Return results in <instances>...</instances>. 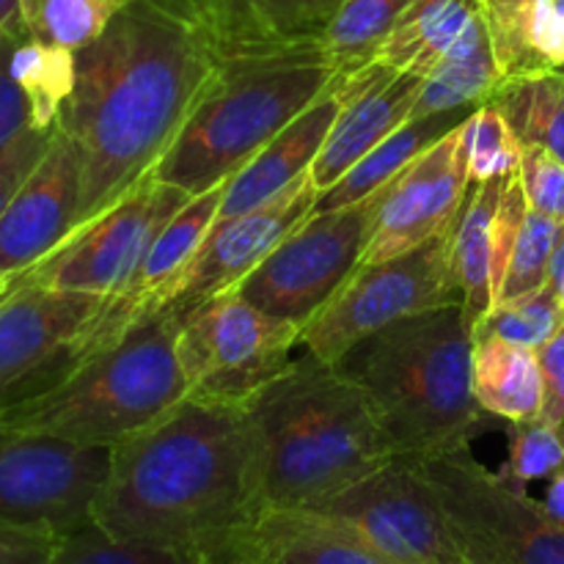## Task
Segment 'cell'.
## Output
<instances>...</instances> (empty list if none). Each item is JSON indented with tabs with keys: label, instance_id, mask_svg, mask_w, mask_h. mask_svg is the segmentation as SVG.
<instances>
[{
	"label": "cell",
	"instance_id": "obj_8",
	"mask_svg": "<svg viewBox=\"0 0 564 564\" xmlns=\"http://www.w3.org/2000/svg\"><path fill=\"white\" fill-rule=\"evenodd\" d=\"M416 463L449 516L466 564H564V529L543 501L507 485L471 446Z\"/></svg>",
	"mask_w": 564,
	"mask_h": 564
},
{
	"label": "cell",
	"instance_id": "obj_3",
	"mask_svg": "<svg viewBox=\"0 0 564 564\" xmlns=\"http://www.w3.org/2000/svg\"><path fill=\"white\" fill-rule=\"evenodd\" d=\"M262 512L308 510L400 460L369 397L314 352L246 405Z\"/></svg>",
	"mask_w": 564,
	"mask_h": 564
},
{
	"label": "cell",
	"instance_id": "obj_5",
	"mask_svg": "<svg viewBox=\"0 0 564 564\" xmlns=\"http://www.w3.org/2000/svg\"><path fill=\"white\" fill-rule=\"evenodd\" d=\"M323 44L218 58L152 174L191 196L235 176L336 80Z\"/></svg>",
	"mask_w": 564,
	"mask_h": 564
},
{
	"label": "cell",
	"instance_id": "obj_40",
	"mask_svg": "<svg viewBox=\"0 0 564 564\" xmlns=\"http://www.w3.org/2000/svg\"><path fill=\"white\" fill-rule=\"evenodd\" d=\"M58 540L20 529H0V564H47Z\"/></svg>",
	"mask_w": 564,
	"mask_h": 564
},
{
	"label": "cell",
	"instance_id": "obj_21",
	"mask_svg": "<svg viewBox=\"0 0 564 564\" xmlns=\"http://www.w3.org/2000/svg\"><path fill=\"white\" fill-rule=\"evenodd\" d=\"M257 564H397L345 529L303 510L264 512L246 534L235 562Z\"/></svg>",
	"mask_w": 564,
	"mask_h": 564
},
{
	"label": "cell",
	"instance_id": "obj_18",
	"mask_svg": "<svg viewBox=\"0 0 564 564\" xmlns=\"http://www.w3.org/2000/svg\"><path fill=\"white\" fill-rule=\"evenodd\" d=\"M422 80L424 77L416 72L391 69L380 61L336 75L334 91L339 97V113L308 171L319 193L336 185L364 154L411 119Z\"/></svg>",
	"mask_w": 564,
	"mask_h": 564
},
{
	"label": "cell",
	"instance_id": "obj_11",
	"mask_svg": "<svg viewBox=\"0 0 564 564\" xmlns=\"http://www.w3.org/2000/svg\"><path fill=\"white\" fill-rule=\"evenodd\" d=\"M303 512L397 564H466L449 516L416 460L400 457Z\"/></svg>",
	"mask_w": 564,
	"mask_h": 564
},
{
	"label": "cell",
	"instance_id": "obj_44",
	"mask_svg": "<svg viewBox=\"0 0 564 564\" xmlns=\"http://www.w3.org/2000/svg\"><path fill=\"white\" fill-rule=\"evenodd\" d=\"M9 284H11V279H9V275H3V273H0V295H3V292L9 290Z\"/></svg>",
	"mask_w": 564,
	"mask_h": 564
},
{
	"label": "cell",
	"instance_id": "obj_14",
	"mask_svg": "<svg viewBox=\"0 0 564 564\" xmlns=\"http://www.w3.org/2000/svg\"><path fill=\"white\" fill-rule=\"evenodd\" d=\"M108 297L11 279L0 295V411L58 383Z\"/></svg>",
	"mask_w": 564,
	"mask_h": 564
},
{
	"label": "cell",
	"instance_id": "obj_28",
	"mask_svg": "<svg viewBox=\"0 0 564 564\" xmlns=\"http://www.w3.org/2000/svg\"><path fill=\"white\" fill-rule=\"evenodd\" d=\"M413 3L416 0H341L319 42L336 72L347 75L378 61L380 47Z\"/></svg>",
	"mask_w": 564,
	"mask_h": 564
},
{
	"label": "cell",
	"instance_id": "obj_26",
	"mask_svg": "<svg viewBox=\"0 0 564 564\" xmlns=\"http://www.w3.org/2000/svg\"><path fill=\"white\" fill-rule=\"evenodd\" d=\"M505 80L556 72V0H482Z\"/></svg>",
	"mask_w": 564,
	"mask_h": 564
},
{
	"label": "cell",
	"instance_id": "obj_38",
	"mask_svg": "<svg viewBox=\"0 0 564 564\" xmlns=\"http://www.w3.org/2000/svg\"><path fill=\"white\" fill-rule=\"evenodd\" d=\"M55 130H58V127H55ZM55 130H39V127H31V130H25L22 135H17L14 141L0 147V215L6 213L11 198H14L17 193H20V187L25 185L28 176L33 174V169L42 163L50 143H53Z\"/></svg>",
	"mask_w": 564,
	"mask_h": 564
},
{
	"label": "cell",
	"instance_id": "obj_15",
	"mask_svg": "<svg viewBox=\"0 0 564 564\" xmlns=\"http://www.w3.org/2000/svg\"><path fill=\"white\" fill-rule=\"evenodd\" d=\"M317 198L319 191L306 174L270 202L237 218L218 220L176 281L163 308H171L182 319L207 297L237 290L240 281L251 275L292 229L312 218Z\"/></svg>",
	"mask_w": 564,
	"mask_h": 564
},
{
	"label": "cell",
	"instance_id": "obj_30",
	"mask_svg": "<svg viewBox=\"0 0 564 564\" xmlns=\"http://www.w3.org/2000/svg\"><path fill=\"white\" fill-rule=\"evenodd\" d=\"M132 0H20V20L33 39L58 47H88Z\"/></svg>",
	"mask_w": 564,
	"mask_h": 564
},
{
	"label": "cell",
	"instance_id": "obj_36",
	"mask_svg": "<svg viewBox=\"0 0 564 564\" xmlns=\"http://www.w3.org/2000/svg\"><path fill=\"white\" fill-rule=\"evenodd\" d=\"M521 185L529 209L564 224V163L545 149L527 147L521 158Z\"/></svg>",
	"mask_w": 564,
	"mask_h": 564
},
{
	"label": "cell",
	"instance_id": "obj_43",
	"mask_svg": "<svg viewBox=\"0 0 564 564\" xmlns=\"http://www.w3.org/2000/svg\"><path fill=\"white\" fill-rule=\"evenodd\" d=\"M20 17V0H0V28L14 22Z\"/></svg>",
	"mask_w": 564,
	"mask_h": 564
},
{
	"label": "cell",
	"instance_id": "obj_41",
	"mask_svg": "<svg viewBox=\"0 0 564 564\" xmlns=\"http://www.w3.org/2000/svg\"><path fill=\"white\" fill-rule=\"evenodd\" d=\"M543 507L549 510V516L564 529V466L549 477V488H545Z\"/></svg>",
	"mask_w": 564,
	"mask_h": 564
},
{
	"label": "cell",
	"instance_id": "obj_22",
	"mask_svg": "<svg viewBox=\"0 0 564 564\" xmlns=\"http://www.w3.org/2000/svg\"><path fill=\"white\" fill-rule=\"evenodd\" d=\"M501 83L505 77H501L488 22L482 14L430 66L416 102H413L411 119L479 108V105L490 102Z\"/></svg>",
	"mask_w": 564,
	"mask_h": 564
},
{
	"label": "cell",
	"instance_id": "obj_31",
	"mask_svg": "<svg viewBox=\"0 0 564 564\" xmlns=\"http://www.w3.org/2000/svg\"><path fill=\"white\" fill-rule=\"evenodd\" d=\"M564 323V303L551 284L529 295L501 301L490 308L488 317L474 330L477 336H494V339L510 341V345L540 350Z\"/></svg>",
	"mask_w": 564,
	"mask_h": 564
},
{
	"label": "cell",
	"instance_id": "obj_35",
	"mask_svg": "<svg viewBox=\"0 0 564 564\" xmlns=\"http://www.w3.org/2000/svg\"><path fill=\"white\" fill-rule=\"evenodd\" d=\"M564 466V446L554 424L545 419L512 424L510 457L499 477L518 490H527L538 479H549Z\"/></svg>",
	"mask_w": 564,
	"mask_h": 564
},
{
	"label": "cell",
	"instance_id": "obj_10",
	"mask_svg": "<svg viewBox=\"0 0 564 564\" xmlns=\"http://www.w3.org/2000/svg\"><path fill=\"white\" fill-rule=\"evenodd\" d=\"M380 198L383 191L347 207L314 213L240 281L237 292L270 317L303 330L361 264Z\"/></svg>",
	"mask_w": 564,
	"mask_h": 564
},
{
	"label": "cell",
	"instance_id": "obj_37",
	"mask_svg": "<svg viewBox=\"0 0 564 564\" xmlns=\"http://www.w3.org/2000/svg\"><path fill=\"white\" fill-rule=\"evenodd\" d=\"M20 33V17L6 28H0V147L14 141L17 135L33 127V110L31 102H28V94L22 91L20 80L11 69V55H14Z\"/></svg>",
	"mask_w": 564,
	"mask_h": 564
},
{
	"label": "cell",
	"instance_id": "obj_45",
	"mask_svg": "<svg viewBox=\"0 0 564 564\" xmlns=\"http://www.w3.org/2000/svg\"><path fill=\"white\" fill-rule=\"evenodd\" d=\"M556 433H560V438H562V446H564V422L556 424Z\"/></svg>",
	"mask_w": 564,
	"mask_h": 564
},
{
	"label": "cell",
	"instance_id": "obj_2",
	"mask_svg": "<svg viewBox=\"0 0 564 564\" xmlns=\"http://www.w3.org/2000/svg\"><path fill=\"white\" fill-rule=\"evenodd\" d=\"M262 516L246 408L191 397L113 446L94 505V523L113 538L198 564L235 562Z\"/></svg>",
	"mask_w": 564,
	"mask_h": 564
},
{
	"label": "cell",
	"instance_id": "obj_27",
	"mask_svg": "<svg viewBox=\"0 0 564 564\" xmlns=\"http://www.w3.org/2000/svg\"><path fill=\"white\" fill-rule=\"evenodd\" d=\"M490 105L510 121L521 147H538L564 163V75L510 77L496 88Z\"/></svg>",
	"mask_w": 564,
	"mask_h": 564
},
{
	"label": "cell",
	"instance_id": "obj_17",
	"mask_svg": "<svg viewBox=\"0 0 564 564\" xmlns=\"http://www.w3.org/2000/svg\"><path fill=\"white\" fill-rule=\"evenodd\" d=\"M83 152L58 124L42 163L0 215V273L14 279L55 251L77 229Z\"/></svg>",
	"mask_w": 564,
	"mask_h": 564
},
{
	"label": "cell",
	"instance_id": "obj_42",
	"mask_svg": "<svg viewBox=\"0 0 564 564\" xmlns=\"http://www.w3.org/2000/svg\"><path fill=\"white\" fill-rule=\"evenodd\" d=\"M556 72L564 75V0H556Z\"/></svg>",
	"mask_w": 564,
	"mask_h": 564
},
{
	"label": "cell",
	"instance_id": "obj_39",
	"mask_svg": "<svg viewBox=\"0 0 564 564\" xmlns=\"http://www.w3.org/2000/svg\"><path fill=\"white\" fill-rule=\"evenodd\" d=\"M543 372V416L549 424L564 422V323L538 350Z\"/></svg>",
	"mask_w": 564,
	"mask_h": 564
},
{
	"label": "cell",
	"instance_id": "obj_9",
	"mask_svg": "<svg viewBox=\"0 0 564 564\" xmlns=\"http://www.w3.org/2000/svg\"><path fill=\"white\" fill-rule=\"evenodd\" d=\"M455 224L413 251L358 264L341 290L308 319L301 330V345L323 361L336 364L358 341L400 319L460 303L452 262Z\"/></svg>",
	"mask_w": 564,
	"mask_h": 564
},
{
	"label": "cell",
	"instance_id": "obj_32",
	"mask_svg": "<svg viewBox=\"0 0 564 564\" xmlns=\"http://www.w3.org/2000/svg\"><path fill=\"white\" fill-rule=\"evenodd\" d=\"M460 132L471 182L499 180L521 169L523 147L496 105L485 102L474 108Z\"/></svg>",
	"mask_w": 564,
	"mask_h": 564
},
{
	"label": "cell",
	"instance_id": "obj_25",
	"mask_svg": "<svg viewBox=\"0 0 564 564\" xmlns=\"http://www.w3.org/2000/svg\"><path fill=\"white\" fill-rule=\"evenodd\" d=\"M471 110H455V113H438L427 116V119H411L400 127V130L391 132L383 143L372 149L369 154H364L345 176H341L336 185H330L328 191L319 193L317 209L314 213H325V209L347 207V204H356L369 198L372 193L383 191L408 163L419 158L422 152H427L433 143H438L446 132L455 130L457 124L468 119Z\"/></svg>",
	"mask_w": 564,
	"mask_h": 564
},
{
	"label": "cell",
	"instance_id": "obj_20",
	"mask_svg": "<svg viewBox=\"0 0 564 564\" xmlns=\"http://www.w3.org/2000/svg\"><path fill=\"white\" fill-rule=\"evenodd\" d=\"M336 113H339V97L330 86L312 108L303 110L279 135L270 138L235 176L226 180L215 224L237 218V215L270 202L292 182L306 176L334 127Z\"/></svg>",
	"mask_w": 564,
	"mask_h": 564
},
{
	"label": "cell",
	"instance_id": "obj_7",
	"mask_svg": "<svg viewBox=\"0 0 564 564\" xmlns=\"http://www.w3.org/2000/svg\"><path fill=\"white\" fill-rule=\"evenodd\" d=\"M301 328L248 303L237 290L207 297L182 317L176 356L187 397L246 408L290 367Z\"/></svg>",
	"mask_w": 564,
	"mask_h": 564
},
{
	"label": "cell",
	"instance_id": "obj_12",
	"mask_svg": "<svg viewBox=\"0 0 564 564\" xmlns=\"http://www.w3.org/2000/svg\"><path fill=\"white\" fill-rule=\"evenodd\" d=\"M110 446L0 427V529L64 538L94 523Z\"/></svg>",
	"mask_w": 564,
	"mask_h": 564
},
{
	"label": "cell",
	"instance_id": "obj_34",
	"mask_svg": "<svg viewBox=\"0 0 564 564\" xmlns=\"http://www.w3.org/2000/svg\"><path fill=\"white\" fill-rule=\"evenodd\" d=\"M564 235V224L529 209L527 220L521 226L516 248H512L510 264H507L505 286H501V301L529 295L549 284L551 259H554L556 246Z\"/></svg>",
	"mask_w": 564,
	"mask_h": 564
},
{
	"label": "cell",
	"instance_id": "obj_46",
	"mask_svg": "<svg viewBox=\"0 0 564 564\" xmlns=\"http://www.w3.org/2000/svg\"><path fill=\"white\" fill-rule=\"evenodd\" d=\"M231 564H257V562H248V560H240V562H231Z\"/></svg>",
	"mask_w": 564,
	"mask_h": 564
},
{
	"label": "cell",
	"instance_id": "obj_16",
	"mask_svg": "<svg viewBox=\"0 0 564 564\" xmlns=\"http://www.w3.org/2000/svg\"><path fill=\"white\" fill-rule=\"evenodd\" d=\"M460 130L463 124H457L446 132L383 187L372 240L361 264L413 251L455 224L471 187Z\"/></svg>",
	"mask_w": 564,
	"mask_h": 564
},
{
	"label": "cell",
	"instance_id": "obj_19",
	"mask_svg": "<svg viewBox=\"0 0 564 564\" xmlns=\"http://www.w3.org/2000/svg\"><path fill=\"white\" fill-rule=\"evenodd\" d=\"M339 6L341 0H193L218 58L319 44Z\"/></svg>",
	"mask_w": 564,
	"mask_h": 564
},
{
	"label": "cell",
	"instance_id": "obj_6",
	"mask_svg": "<svg viewBox=\"0 0 564 564\" xmlns=\"http://www.w3.org/2000/svg\"><path fill=\"white\" fill-rule=\"evenodd\" d=\"M171 308L143 314L110 345L83 356L58 383L0 411V427L83 446H110L141 433L187 397Z\"/></svg>",
	"mask_w": 564,
	"mask_h": 564
},
{
	"label": "cell",
	"instance_id": "obj_1",
	"mask_svg": "<svg viewBox=\"0 0 564 564\" xmlns=\"http://www.w3.org/2000/svg\"><path fill=\"white\" fill-rule=\"evenodd\" d=\"M75 61L58 124L83 152V226L169 152L218 55L193 0H132Z\"/></svg>",
	"mask_w": 564,
	"mask_h": 564
},
{
	"label": "cell",
	"instance_id": "obj_33",
	"mask_svg": "<svg viewBox=\"0 0 564 564\" xmlns=\"http://www.w3.org/2000/svg\"><path fill=\"white\" fill-rule=\"evenodd\" d=\"M47 564H198L174 549L119 540L97 523L64 534L55 543Z\"/></svg>",
	"mask_w": 564,
	"mask_h": 564
},
{
	"label": "cell",
	"instance_id": "obj_23",
	"mask_svg": "<svg viewBox=\"0 0 564 564\" xmlns=\"http://www.w3.org/2000/svg\"><path fill=\"white\" fill-rule=\"evenodd\" d=\"M512 176V174H510ZM471 182L468 196L457 215L455 235H452V262H455V279L460 286V306L466 314L468 328H479L490 308L496 306L494 290V224L499 213L501 193L507 180Z\"/></svg>",
	"mask_w": 564,
	"mask_h": 564
},
{
	"label": "cell",
	"instance_id": "obj_13",
	"mask_svg": "<svg viewBox=\"0 0 564 564\" xmlns=\"http://www.w3.org/2000/svg\"><path fill=\"white\" fill-rule=\"evenodd\" d=\"M191 198V193L160 182L149 171L105 213L77 226L50 257L14 275V281L102 297L116 295L130 281L158 231Z\"/></svg>",
	"mask_w": 564,
	"mask_h": 564
},
{
	"label": "cell",
	"instance_id": "obj_24",
	"mask_svg": "<svg viewBox=\"0 0 564 564\" xmlns=\"http://www.w3.org/2000/svg\"><path fill=\"white\" fill-rule=\"evenodd\" d=\"M474 400L485 416L521 424L543 416V372L538 350L477 336L471 350Z\"/></svg>",
	"mask_w": 564,
	"mask_h": 564
},
{
	"label": "cell",
	"instance_id": "obj_4",
	"mask_svg": "<svg viewBox=\"0 0 564 564\" xmlns=\"http://www.w3.org/2000/svg\"><path fill=\"white\" fill-rule=\"evenodd\" d=\"M471 350L463 306L449 303L367 336L334 367L369 397L397 455L422 460L471 446L485 430Z\"/></svg>",
	"mask_w": 564,
	"mask_h": 564
},
{
	"label": "cell",
	"instance_id": "obj_29",
	"mask_svg": "<svg viewBox=\"0 0 564 564\" xmlns=\"http://www.w3.org/2000/svg\"><path fill=\"white\" fill-rule=\"evenodd\" d=\"M11 69H14L22 91L28 94V102H31L33 110V127L55 130L72 91H75V53L58 47V44L39 42L22 25L14 55H11Z\"/></svg>",
	"mask_w": 564,
	"mask_h": 564
}]
</instances>
